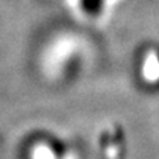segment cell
<instances>
[{
  "instance_id": "1",
  "label": "cell",
  "mask_w": 159,
  "mask_h": 159,
  "mask_svg": "<svg viewBox=\"0 0 159 159\" xmlns=\"http://www.w3.org/2000/svg\"><path fill=\"white\" fill-rule=\"evenodd\" d=\"M143 73L144 77L152 82H155V80H159V56L157 53H149L145 57Z\"/></svg>"
}]
</instances>
